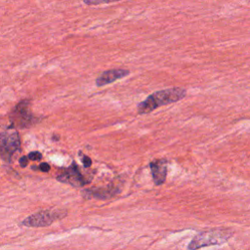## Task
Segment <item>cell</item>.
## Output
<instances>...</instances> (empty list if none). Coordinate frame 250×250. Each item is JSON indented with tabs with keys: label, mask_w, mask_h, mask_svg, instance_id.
Instances as JSON below:
<instances>
[{
	"label": "cell",
	"mask_w": 250,
	"mask_h": 250,
	"mask_svg": "<svg viewBox=\"0 0 250 250\" xmlns=\"http://www.w3.org/2000/svg\"><path fill=\"white\" fill-rule=\"evenodd\" d=\"M27 157H28L29 160L35 161V160H40L42 158V154L39 151H31V152L28 153Z\"/></svg>",
	"instance_id": "obj_11"
},
{
	"label": "cell",
	"mask_w": 250,
	"mask_h": 250,
	"mask_svg": "<svg viewBox=\"0 0 250 250\" xmlns=\"http://www.w3.org/2000/svg\"><path fill=\"white\" fill-rule=\"evenodd\" d=\"M57 180L61 183L68 184L72 187H84L91 182L90 179H87L79 170L75 162L71 166L66 168L62 174L57 176Z\"/></svg>",
	"instance_id": "obj_6"
},
{
	"label": "cell",
	"mask_w": 250,
	"mask_h": 250,
	"mask_svg": "<svg viewBox=\"0 0 250 250\" xmlns=\"http://www.w3.org/2000/svg\"><path fill=\"white\" fill-rule=\"evenodd\" d=\"M130 71L127 69L122 68H116V69H108L104 71L101 75L98 76L96 79V85L98 87L105 86L106 84H110L117 79H121L127 75H129Z\"/></svg>",
	"instance_id": "obj_8"
},
{
	"label": "cell",
	"mask_w": 250,
	"mask_h": 250,
	"mask_svg": "<svg viewBox=\"0 0 250 250\" xmlns=\"http://www.w3.org/2000/svg\"><path fill=\"white\" fill-rule=\"evenodd\" d=\"M53 139H54V140H55V139H56V140H58V139H59V137H57V136H53Z\"/></svg>",
	"instance_id": "obj_15"
},
{
	"label": "cell",
	"mask_w": 250,
	"mask_h": 250,
	"mask_svg": "<svg viewBox=\"0 0 250 250\" xmlns=\"http://www.w3.org/2000/svg\"><path fill=\"white\" fill-rule=\"evenodd\" d=\"M118 187L115 186H107L106 188H86L82 191V194L85 198H97L105 200L119 192Z\"/></svg>",
	"instance_id": "obj_7"
},
{
	"label": "cell",
	"mask_w": 250,
	"mask_h": 250,
	"mask_svg": "<svg viewBox=\"0 0 250 250\" xmlns=\"http://www.w3.org/2000/svg\"><path fill=\"white\" fill-rule=\"evenodd\" d=\"M81 160H82V163H83V165H84L85 167H90L91 164H92L91 158H90L89 156H87V155H83Z\"/></svg>",
	"instance_id": "obj_12"
},
{
	"label": "cell",
	"mask_w": 250,
	"mask_h": 250,
	"mask_svg": "<svg viewBox=\"0 0 250 250\" xmlns=\"http://www.w3.org/2000/svg\"><path fill=\"white\" fill-rule=\"evenodd\" d=\"M121 0H83V3L89 6L93 5H101V4H108V3H113V2H118Z\"/></svg>",
	"instance_id": "obj_10"
},
{
	"label": "cell",
	"mask_w": 250,
	"mask_h": 250,
	"mask_svg": "<svg viewBox=\"0 0 250 250\" xmlns=\"http://www.w3.org/2000/svg\"><path fill=\"white\" fill-rule=\"evenodd\" d=\"M21 149V139L13 124H0V158L10 163L16 152Z\"/></svg>",
	"instance_id": "obj_2"
},
{
	"label": "cell",
	"mask_w": 250,
	"mask_h": 250,
	"mask_svg": "<svg viewBox=\"0 0 250 250\" xmlns=\"http://www.w3.org/2000/svg\"><path fill=\"white\" fill-rule=\"evenodd\" d=\"M232 232L227 229H214L196 234L188 246V249H198L210 245L222 244L229 240Z\"/></svg>",
	"instance_id": "obj_3"
},
{
	"label": "cell",
	"mask_w": 250,
	"mask_h": 250,
	"mask_svg": "<svg viewBox=\"0 0 250 250\" xmlns=\"http://www.w3.org/2000/svg\"><path fill=\"white\" fill-rule=\"evenodd\" d=\"M186 95H187L186 89L181 87L169 88V89L154 92L153 94L148 96L145 101L141 102L138 104L137 106L138 113L146 114L159 106L176 103L184 99Z\"/></svg>",
	"instance_id": "obj_1"
},
{
	"label": "cell",
	"mask_w": 250,
	"mask_h": 250,
	"mask_svg": "<svg viewBox=\"0 0 250 250\" xmlns=\"http://www.w3.org/2000/svg\"><path fill=\"white\" fill-rule=\"evenodd\" d=\"M151 176L156 186L162 185L166 180L167 175V161L165 159L154 160L149 163Z\"/></svg>",
	"instance_id": "obj_9"
},
{
	"label": "cell",
	"mask_w": 250,
	"mask_h": 250,
	"mask_svg": "<svg viewBox=\"0 0 250 250\" xmlns=\"http://www.w3.org/2000/svg\"><path fill=\"white\" fill-rule=\"evenodd\" d=\"M38 169H39L40 171H42V172H49L50 169H51V166H50V164H48V163H46V162H43V163H41V164L39 165Z\"/></svg>",
	"instance_id": "obj_13"
},
{
	"label": "cell",
	"mask_w": 250,
	"mask_h": 250,
	"mask_svg": "<svg viewBox=\"0 0 250 250\" xmlns=\"http://www.w3.org/2000/svg\"><path fill=\"white\" fill-rule=\"evenodd\" d=\"M19 162H20L21 167L24 168V167L28 164V157H27V155H23V156H21V157L20 158Z\"/></svg>",
	"instance_id": "obj_14"
},
{
	"label": "cell",
	"mask_w": 250,
	"mask_h": 250,
	"mask_svg": "<svg viewBox=\"0 0 250 250\" xmlns=\"http://www.w3.org/2000/svg\"><path fill=\"white\" fill-rule=\"evenodd\" d=\"M41 119L35 116L30 110V101L21 100L19 102L10 112V121L16 128H28Z\"/></svg>",
	"instance_id": "obj_4"
},
{
	"label": "cell",
	"mask_w": 250,
	"mask_h": 250,
	"mask_svg": "<svg viewBox=\"0 0 250 250\" xmlns=\"http://www.w3.org/2000/svg\"><path fill=\"white\" fill-rule=\"evenodd\" d=\"M66 214V211L62 209L41 210L25 218L23 221H21V225L29 228L47 227L53 224L55 221L64 218Z\"/></svg>",
	"instance_id": "obj_5"
}]
</instances>
